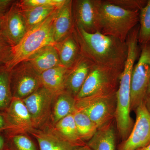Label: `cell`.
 Here are the masks:
<instances>
[{"instance_id": "6da1fadb", "label": "cell", "mask_w": 150, "mask_h": 150, "mask_svg": "<svg viewBox=\"0 0 150 150\" xmlns=\"http://www.w3.org/2000/svg\"><path fill=\"white\" fill-rule=\"evenodd\" d=\"M73 33L82 56L95 65L123 69L128 56L126 41L122 42L99 31L87 32L75 25Z\"/></svg>"}, {"instance_id": "7a4b0ae2", "label": "cell", "mask_w": 150, "mask_h": 150, "mask_svg": "<svg viewBox=\"0 0 150 150\" xmlns=\"http://www.w3.org/2000/svg\"><path fill=\"white\" fill-rule=\"evenodd\" d=\"M137 49L130 48L124 69L116 92V108L115 121L116 129L121 141L125 140L130 135L134 123L131 117V83L134 63L138 56Z\"/></svg>"}, {"instance_id": "3957f363", "label": "cell", "mask_w": 150, "mask_h": 150, "mask_svg": "<svg viewBox=\"0 0 150 150\" xmlns=\"http://www.w3.org/2000/svg\"><path fill=\"white\" fill-rule=\"evenodd\" d=\"M140 11L127 10L101 1L99 9V32L126 42L128 35L139 22Z\"/></svg>"}, {"instance_id": "277c9868", "label": "cell", "mask_w": 150, "mask_h": 150, "mask_svg": "<svg viewBox=\"0 0 150 150\" xmlns=\"http://www.w3.org/2000/svg\"><path fill=\"white\" fill-rule=\"evenodd\" d=\"M57 10L44 21L28 30L21 41L12 47L11 59L6 67L7 69H11L41 48L55 44L53 23Z\"/></svg>"}, {"instance_id": "5b68a950", "label": "cell", "mask_w": 150, "mask_h": 150, "mask_svg": "<svg viewBox=\"0 0 150 150\" xmlns=\"http://www.w3.org/2000/svg\"><path fill=\"white\" fill-rule=\"evenodd\" d=\"M116 92L96 94L76 99V108L87 115L99 129L115 120Z\"/></svg>"}, {"instance_id": "8992f818", "label": "cell", "mask_w": 150, "mask_h": 150, "mask_svg": "<svg viewBox=\"0 0 150 150\" xmlns=\"http://www.w3.org/2000/svg\"><path fill=\"white\" fill-rule=\"evenodd\" d=\"M123 70L93 64L76 99L117 91Z\"/></svg>"}, {"instance_id": "52a82bcc", "label": "cell", "mask_w": 150, "mask_h": 150, "mask_svg": "<svg viewBox=\"0 0 150 150\" xmlns=\"http://www.w3.org/2000/svg\"><path fill=\"white\" fill-rule=\"evenodd\" d=\"M150 80V43L142 46L139 61L132 71L131 83V110L144 102Z\"/></svg>"}, {"instance_id": "ba28073f", "label": "cell", "mask_w": 150, "mask_h": 150, "mask_svg": "<svg viewBox=\"0 0 150 150\" xmlns=\"http://www.w3.org/2000/svg\"><path fill=\"white\" fill-rule=\"evenodd\" d=\"M42 86L40 74L27 61L18 64L11 70L13 97L23 100Z\"/></svg>"}, {"instance_id": "9c48e42d", "label": "cell", "mask_w": 150, "mask_h": 150, "mask_svg": "<svg viewBox=\"0 0 150 150\" xmlns=\"http://www.w3.org/2000/svg\"><path fill=\"white\" fill-rule=\"evenodd\" d=\"M56 96L41 86L23 100L30 115L33 128L41 129L50 123Z\"/></svg>"}, {"instance_id": "30bf717a", "label": "cell", "mask_w": 150, "mask_h": 150, "mask_svg": "<svg viewBox=\"0 0 150 150\" xmlns=\"http://www.w3.org/2000/svg\"><path fill=\"white\" fill-rule=\"evenodd\" d=\"M136 121L130 135L116 146L115 150H137L150 143V112L145 102L135 111Z\"/></svg>"}, {"instance_id": "8fae6325", "label": "cell", "mask_w": 150, "mask_h": 150, "mask_svg": "<svg viewBox=\"0 0 150 150\" xmlns=\"http://www.w3.org/2000/svg\"><path fill=\"white\" fill-rule=\"evenodd\" d=\"M101 0H76L72 1L74 25L86 32L99 31V9Z\"/></svg>"}, {"instance_id": "7c38bea8", "label": "cell", "mask_w": 150, "mask_h": 150, "mask_svg": "<svg viewBox=\"0 0 150 150\" xmlns=\"http://www.w3.org/2000/svg\"><path fill=\"white\" fill-rule=\"evenodd\" d=\"M0 32L13 47L16 46L27 33V25L18 1H14L5 15Z\"/></svg>"}, {"instance_id": "4fadbf2b", "label": "cell", "mask_w": 150, "mask_h": 150, "mask_svg": "<svg viewBox=\"0 0 150 150\" xmlns=\"http://www.w3.org/2000/svg\"><path fill=\"white\" fill-rule=\"evenodd\" d=\"M9 129L6 132H28L33 128L31 117L23 100L13 98L5 111Z\"/></svg>"}, {"instance_id": "5bb4252c", "label": "cell", "mask_w": 150, "mask_h": 150, "mask_svg": "<svg viewBox=\"0 0 150 150\" xmlns=\"http://www.w3.org/2000/svg\"><path fill=\"white\" fill-rule=\"evenodd\" d=\"M28 133L36 140L40 150H75L79 147L64 139L50 122L41 129L33 128Z\"/></svg>"}, {"instance_id": "9a60e30c", "label": "cell", "mask_w": 150, "mask_h": 150, "mask_svg": "<svg viewBox=\"0 0 150 150\" xmlns=\"http://www.w3.org/2000/svg\"><path fill=\"white\" fill-rule=\"evenodd\" d=\"M94 64L87 58L81 56L69 69L65 84V91L76 98L80 91Z\"/></svg>"}, {"instance_id": "2e32d148", "label": "cell", "mask_w": 150, "mask_h": 150, "mask_svg": "<svg viewBox=\"0 0 150 150\" xmlns=\"http://www.w3.org/2000/svg\"><path fill=\"white\" fill-rule=\"evenodd\" d=\"M72 0H67L56 13L53 23L55 43H58L72 32L74 27Z\"/></svg>"}, {"instance_id": "e0dca14e", "label": "cell", "mask_w": 150, "mask_h": 150, "mask_svg": "<svg viewBox=\"0 0 150 150\" xmlns=\"http://www.w3.org/2000/svg\"><path fill=\"white\" fill-rule=\"evenodd\" d=\"M26 61L40 74L50 69L62 65L54 45H48L41 48Z\"/></svg>"}, {"instance_id": "ac0fdd59", "label": "cell", "mask_w": 150, "mask_h": 150, "mask_svg": "<svg viewBox=\"0 0 150 150\" xmlns=\"http://www.w3.org/2000/svg\"><path fill=\"white\" fill-rule=\"evenodd\" d=\"M54 45L59 54L61 65L67 69H71L81 56L73 30L64 39Z\"/></svg>"}, {"instance_id": "d6986e66", "label": "cell", "mask_w": 150, "mask_h": 150, "mask_svg": "<svg viewBox=\"0 0 150 150\" xmlns=\"http://www.w3.org/2000/svg\"><path fill=\"white\" fill-rule=\"evenodd\" d=\"M115 120L98 129L87 145L93 150H116Z\"/></svg>"}, {"instance_id": "ffe728a7", "label": "cell", "mask_w": 150, "mask_h": 150, "mask_svg": "<svg viewBox=\"0 0 150 150\" xmlns=\"http://www.w3.org/2000/svg\"><path fill=\"white\" fill-rule=\"evenodd\" d=\"M69 69L62 65L57 66L40 74L42 86L56 95L65 91V84Z\"/></svg>"}, {"instance_id": "44dd1931", "label": "cell", "mask_w": 150, "mask_h": 150, "mask_svg": "<svg viewBox=\"0 0 150 150\" xmlns=\"http://www.w3.org/2000/svg\"><path fill=\"white\" fill-rule=\"evenodd\" d=\"M76 98L71 94L64 91L56 95L52 107L50 123L54 126L58 121L73 113L76 110Z\"/></svg>"}, {"instance_id": "7402d4cb", "label": "cell", "mask_w": 150, "mask_h": 150, "mask_svg": "<svg viewBox=\"0 0 150 150\" xmlns=\"http://www.w3.org/2000/svg\"><path fill=\"white\" fill-rule=\"evenodd\" d=\"M55 131L67 142L76 147L86 145L79 135L73 113L58 121L53 126Z\"/></svg>"}, {"instance_id": "603a6c76", "label": "cell", "mask_w": 150, "mask_h": 150, "mask_svg": "<svg viewBox=\"0 0 150 150\" xmlns=\"http://www.w3.org/2000/svg\"><path fill=\"white\" fill-rule=\"evenodd\" d=\"M20 7L26 22L28 31L44 21L59 8L48 6L29 8Z\"/></svg>"}, {"instance_id": "cb8c5ba5", "label": "cell", "mask_w": 150, "mask_h": 150, "mask_svg": "<svg viewBox=\"0 0 150 150\" xmlns=\"http://www.w3.org/2000/svg\"><path fill=\"white\" fill-rule=\"evenodd\" d=\"M6 136L10 150H40L37 143L27 132H6Z\"/></svg>"}, {"instance_id": "d4e9b609", "label": "cell", "mask_w": 150, "mask_h": 150, "mask_svg": "<svg viewBox=\"0 0 150 150\" xmlns=\"http://www.w3.org/2000/svg\"><path fill=\"white\" fill-rule=\"evenodd\" d=\"M73 116L80 137L87 143L93 137L98 127L85 113L76 109Z\"/></svg>"}, {"instance_id": "484cf974", "label": "cell", "mask_w": 150, "mask_h": 150, "mask_svg": "<svg viewBox=\"0 0 150 150\" xmlns=\"http://www.w3.org/2000/svg\"><path fill=\"white\" fill-rule=\"evenodd\" d=\"M13 97L11 87V70L3 67L0 69V112L9 106Z\"/></svg>"}, {"instance_id": "4316f807", "label": "cell", "mask_w": 150, "mask_h": 150, "mask_svg": "<svg viewBox=\"0 0 150 150\" xmlns=\"http://www.w3.org/2000/svg\"><path fill=\"white\" fill-rule=\"evenodd\" d=\"M138 41L142 46L150 43V0L140 11Z\"/></svg>"}, {"instance_id": "83f0119b", "label": "cell", "mask_w": 150, "mask_h": 150, "mask_svg": "<svg viewBox=\"0 0 150 150\" xmlns=\"http://www.w3.org/2000/svg\"><path fill=\"white\" fill-rule=\"evenodd\" d=\"M12 46L0 32V69L6 67L12 56Z\"/></svg>"}, {"instance_id": "f1b7e54d", "label": "cell", "mask_w": 150, "mask_h": 150, "mask_svg": "<svg viewBox=\"0 0 150 150\" xmlns=\"http://www.w3.org/2000/svg\"><path fill=\"white\" fill-rule=\"evenodd\" d=\"M67 0H22L18 1L22 8L34 7L37 6H54L60 8Z\"/></svg>"}, {"instance_id": "f546056e", "label": "cell", "mask_w": 150, "mask_h": 150, "mask_svg": "<svg viewBox=\"0 0 150 150\" xmlns=\"http://www.w3.org/2000/svg\"><path fill=\"white\" fill-rule=\"evenodd\" d=\"M108 2L130 11H140L147 3L144 0H106Z\"/></svg>"}, {"instance_id": "4dcf8cb0", "label": "cell", "mask_w": 150, "mask_h": 150, "mask_svg": "<svg viewBox=\"0 0 150 150\" xmlns=\"http://www.w3.org/2000/svg\"><path fill=\"white\" fill-rule=\"evenodd\" d=\"M15 1L0 0V27L5 15Z\"/></svg>"}, {"instance_id": "1f68e13d", "label": "cell", "mask_w": 150, "mask_h": 150, "mask_svg": "<svg viewBox=\"0 0 150 150\" xmlns=\"http://www.w3.org/2000/svg\"><path fill=\"white\" fill-rule=\"evenodd\" d=\"M9 129L5 115L4 112H0V133L8 131Z\"/></svg>"}, {"instance_id": "d6a6232c", "label": "cell", "mask_w": 150, "mask_h": 150, "mask_svg": "<svg viewBox=\"0 0 150 150\" xmlns=\"http://www.w3.org/2000/svg\"><path fill=\"white\" fill-rule=\"evenodd\" d=\"M8 149L6 137L0 134V150H6Z\"/></svg>"}, {"instance_id": "836d02e7", "label": "cell", "mask_w": 150, "mask_h": 150, "mask_svg": "<svg viewBox=\"0 0 150 150\" xmlns=\"http://www.w3.org/2000/svg\"><path fill=\"white\" fill-rule=\"evenodd\" d=\"M144 102L147 108L150 112V80L146 93Z\"/></svg>"}, {"instance_id": "e575fe53", "label": "cell", "mask_w": 150, "mask_h": 150, "mask_svg": "<svg viewBox=\"0 0 150 150\" xmlns=\"http://www.w3.org/2000/svg\"><path fill=\"white\" fill-rule=\"evenodd\" d=\"M75 150H93L91 148H90L87 145H85L84 146H82L79 147L75 149Z\"/></svg>"}, {"instance_id": "d590c367", "label": "cell", "mask_w": 150, "mask_h": 150, "mask_svg": "<svg viewBox=\"0 0 150 150\" xmlns=\"http://www.w3.org/2000/svg\"><path fill=\"white\" fill-rule=\"evenodd\" d=\"M137 150H150V143L147 146L141 148V149H138Z\"/></svg>"}, {"instance_id": "8d00e7d4", "label": "cell", "mask_w": 150, "mask_h": 150, "mask_svg": "<svg viewBox=\"0 0 150 150\" xmlns=\"http://www.w3.org/2000/svg\"><path fill=\"white\" fill-rule=\"evenodd\" d=\"M6 150H10L9 149H6Z\"/></svg>"}]
</instances>
